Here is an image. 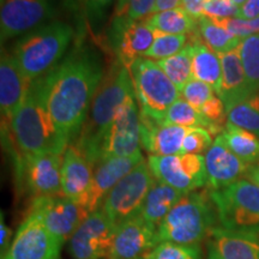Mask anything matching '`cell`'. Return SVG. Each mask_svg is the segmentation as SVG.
<instances>
[{"label":"cell","mask_w":259,"mask_h":259,"mask_svg":"<svg viewBox=\"0 0 259 259\" xmlns=\"http://www.w3.org/2000/svg\"><path fill=\"white\" fill-rule=\"evenodd\" d=\"M102 80L100 56L87 46H77L45 76L48 109L60 134L70 142L82 131Z\"/></svg>","instance_id":"1"},{"label":"cell","mask_w":259,"mask_h":259,"mask_svg":"<svg viewBox=\"0 0 259 259\" xmlns=\"http://www.w3.org/2000/svg\"><path fill=\"white\" fill-rule=\"evenodd\" d=\"M10 127L22 154L64 155L70 145L69 139L54 124L48 109L45 76L31 83Z\"/></svg>","instance_id":"2"},{"label":"cell","mask_w":259,"mask_h":259,"mask_svg":"<svg viewBox=\"0 0 259 259\" xmlns=\"http://www.w3.org/2000/svg\"><path fill=\"white\" fill-rule=\"evenodd\" d=\"M134 82L130 71L116 63L102 80L92 108L76 143L89 158L93 166L101 160V145L113 119L130 96L134 95Z\"/></svg>","instance_id":"3"},{"label":"cell","mask_w":259,"mask_h":259,"mask_svg":"<svg viewBox=\"0 0 259 259\" xmlns=\"http://www.w3.org/2000/svg\"><path fill=\"white\" fill-rule=\"evenodd\" d=\"M74 36V29L61 21H52L27 32L16 41V60L29 80L46 76L59 64Z\"/></svg>","instance_id":"4"},{"label":"cell","mask_w":259,"mask_h":259,"mask_svg":"<svg viewBox=\"0 0 259 259\" xmlns=\"http://www.w3.org/2000/svg\"><path fill=\"white\" fill-rule=\"evenodd\" d=\"M218 221L209 190L189 192L184 194L157 227V244L199 245L208 238Z\"/></svg>","instance_id":"5"},{"label":"cell","mask_w":259,"mask_h":259,"mask_svg":"<svg viewBox=\"0 0 259 259\" xmlns=\"http://www.w3.org/2000/svg\"><path fill=\"white\" fill-rule=\"evenodd\" d=\"M220 227L229 231L259 234V186L248 179L238 180L218 191H209Z\"/></svg>","instance_id":"6"},{"label":"cell","mask_w":259,"mask_h":259,"mask_svg":"<svg viewBox=\"0 0 259 259\" xmlns=\"http://www.w3.org/2000/svg\"><path fill=\"white\" fill-rule=\"evenodd\" d=\"M128 71L141 114L161 121L169 107L181 96L180 90L155 60L139 58Z\"/></svg>","instance_id":"7"},{"label":"cell","mask_w":259,"mask_h":259,"mask_svg":"<svg viewBox=\"0 0 259 259\" xmlns=\"http://www.w3.org/2000/svg\"><path fill=\"white\" fill-rule=\"evenodd\" d=\"M155 178L147 161L141 162L119 181L102 204V210L113 225L118 227L126 220L139 215Z\"/></svg>","instance_id":"8"},{"label":"cell","mask_w":259,"mask_h":259,"mask_svg":"<svg viewBox=\"0 0 259 259\" xmlns=\"http://www.w3.org/2000/svg\"><path fill=\"white\" fill-rule=\"evenodd\" d=\"M147 162L155 179L183 193L193 192L208 183L203 155H150Z\"/></svg>","instance_id":"9"},{"label":"cell","mask_w":259,"mask_h":259,"mask_svg":"<svg viewBox=\"0 0 259 259\" xmlns=\"http://www.w3.org/2000/svg\"><path fill=\"white\" fill-rule=\"evenodd\" d=\"M141 109L134 94L116 112L103 138L101 160L132 156L141 153Z\"/></svg>","instance_id":"10"},{"label":"cell","mask_w":259,"mask_h":259,"mask_svg":"<svg viewBox=\"0 0 259 259\" xmlns=\"http://www.w3.org/2000/svg\"><path fill=\"white\" fill-rule=\"evenodd\" d=\"M61 246L36 213L29 212L2 259H61Z\"/></svg>","instance_id":"11"},{"label":"cell","mask_w":259,"mask_h":259,"mask_svg":"<svg viewBox=\"0 0 259 259\" xmlns=\"http://www.w3.org/2000/svg\"><path fill=\"white\" fill-rule=\"evenodd\" d=\"M29 212L36 213L61 244L71 239L83 220L89 215L82 205L64 194L32 198Z\"/></svg>","instance_id":"12"},{"label":"cell","mask_w":259,"mask_h":259,"mask_svg":"<svg viewBox=\"0 0 259 259\" xmlns=\"http://www.w3.org/2000/svg\"><path fill=\"white\" fill-rule=\"evenodd\" d=\"M116 227L102 209L90 212L70 239V251L74 259H102L108 257Z\"/></svg>","instance_id":"13"},{"label":"cell","mask_w":259,"mask_h":259,"mask_svg":"<svg viewBox=\"0 0 259 259\" xmlns=\"http://www.w3.org/2000/svg\"><path fill=\"white\" fill-rule=\"evenodd\" d=\"M17 176L34 198L63 194L61 166L63 155L23 154L17 160Z\"/></svg>","instance_id":"14"},{"label":"cell","mask_w":259,"mask_h":259,"mask_svg":"<svg viewBox=\"0 0 259 259\" xmlns=\"http://www.w3.org/2000/svg\"><path fill=\"white\" fill-rule=\"evenodd\" d=\"M53 17L50 0H5L0 12L2 44L52 22Z\"/></svg>","instance_id":"15"},{"label":"cell","mask_w":259,"mask_h":259,"mask_svg":"<svg viewBox=\"0 0 259 259\" xmlns=\"http://www.w3.org/2000/svg\"><path fill=\"white\" fill-rule=\"evenodd\" d=\"M157 227L141 215L116 227L114 240L107 259H143L157 245Z\"/></svg>","instance_id":"16"},{"label":"cell","mask_w":259,"mask_h":259,"mask_svg":"<svg viewBox=\"0 0 259 259\" xmlns=\"http://www.w3.org/2000/svg\"><path fill=\"white\" fill-rule=\"evenodd\" d=\"M143 161V155L138 153L132 156L103 158L97 162L94 168L92 185L84 203L87 212L90 213L101 209L106 197L116 184Z\"/></svg>","instance_id":"17"},{"label":"cell","mask_w":259,"mask_h":259,"mask_svg":"<svg viewBox=\"0 0 259 259\" xmlns=\"http://www.w3.org/2000/svg\"><path fill=\"white\" fill-rule=\"evenodd\" d=\"M31 80L28 79L18 61L12 53L2 50L0 60V109H2L3 125L9 127L12 119L30 89Z\"/></svg>","instance_id":"18"},{"label":"cell","mask_w":259,"mask_h":259,"mask_svg":"<svg viewBox=\"0 0 259 259\" xmlns=\"http://www.w3.org/2000/svg\"><path fill=\"white\" fill-rule=\"evenodd\" d=\"M206 176L209 191H218L232 185L242 177L247 176L252 166H248L233 153L226 144L222 135L213 139V143L205 154Z\"/></svg>","instance_id":"19"},{"label":"cell","mask_w":259,"mask_h":259,"mask_svg":"<svg viewBox=\"0 0 259 259\" xmlns=\"http://www.w3.org/2000/svg\"><path fill=\"white\" fill-rule=\"evenodd\" d=\"M94 168L92 162L76 143L70 144L65 150L61 166V191L65 197L83 208L92 185Z\"/></svg>","instance_id":"20"},{"label":"cell","mask_w":259,"mask_h":259,"mask_svg":"<svg viewBox=\"0 0 259 259\" xmlns=\"http://www.w3.org/2000/svg\"><path fill=\"white\" fill-rule=\"evenodd\" d=\"M208 259H259V234L215 227L208 236Z\"/></svg>","instance_id":"21"},{"label":"cell","mask_w":259,"mask_h":259,"mask_svg":"<svg viewBox=\"0 0 259 259\" xmlns=\"http://www.w3.org/2000/svg\"><path fill=\"white\" fill-rule=\"evenodd\" d=\"M108 38L119 63L130 70L135 61L143 58L153 46L155 31L144 21H138L125 25Z\"/></svg>","instance_id":"22"},{"label":"cell","mask_w":259,"mask_h":259,"mask_svg":"<svg viewBox=\"0 0 259 259\" xmlns=\"http://www.w3.org/2000/svg\"><path fill=\"white\" fill-rule=\"evenodd\" d=\"M186 127L167 125L141 114V141L148 153L156 156L181 155Z\"/></svg>","instance_id":"23"},{"label":"cell","mask_w":259,"mask_h":259,"mask_svg":"<svg viewBox=\"0 0 259 259\" xmlns=\"http://www.w3.org/2000/svg\"><path fill=\"white\" fill-rule=\"evenodd\" d=\"M220 59L222 64V83L218 95L225 103L226 109H228L252 94L242 67L239 47L228 53L220 54Z\"/></svg>","instance_id":"24"},{"label":"cell","mask_w":259,"mask_h":259,"mask_svg":"<svg viewBox=\"0 0 259 259\" xmlns=\"http://www.w3.org/2000/svg\"><path fill=\"white\" fill-rule=\"evenodd\" d=\"M189 37L193 50V78L209 84L215 93L219 94L222 83V64L220 56L205 46L198 30L189 35Z\"/></svg>","instance_id":"25"},{"label":"cell","mask_w":259,"mask_h":259,"mask_svg":"<svg viewBox=\"0 0 259 259\" xmlns=\"http://www.w3.org/2000/svg\"><path fill=\"white\" fill-rule=\"evenodd\" d=\"M184 194L186 193L155 179L139 215L149 223L158 227L176 204L183 198Z\"/></svg>","instance_id":"26"},{"label":"cell","mask_w":259,"mask_h":259,"mask_svg":"<svg viewBox=\"0 0 259 259\" xmlns=\"http://www.w3.org/2000/svg\"><path fill=\"white\" fill-rule=\"evenodd\" d=\"M143 21L155 31L173 35H191L198 30V23L183 8L150 15Z\"/></svg>","instance_id":"27"},{"label":"cell","mask_w":259,"mask_h":259,"mask_svg":"<svg viewBox=\"0 0 259 259\" xmlns=\"http://www.w3.org/2000/svg\"><path fill=\"white\" fill-rule=\"evenodd\" d=\"M114 2L115 0H66L67 8L77 19L78 30L87 28L94 34H99L108 10Z\"/></svg>","instance_id":"28"},{"label":"cell","mask_w":259,"mask_h":259,"mask_svg":"<svg viewBox=\"0 0 259 259\" xmlns=\"http://www.w3.org/2000/svg\"><path fill=\"white\" fill-rule=\"evenodd\" d=\"M222 137L228 148L248 166L259 162V138L247 130L227 122Z\"/></svg>","instance_id":"29"},{"label":"cell","mask_w":259,"mask_h":259,"mask_svg":"<svg viewBox=\"0 0 259 259\" xmlns=\"http://www.w3.org/2000/svg\"><path fill=\"white\" fill-rule=\"evenodd\" d=\"M198 32L205 46L219 56L236 50L242 41V38L231 34L222 25L208 17L198 21Z\"/></svg>","instance_id":"30"},{"label":"cell","mask_w":259,"mask_h":259,"mask_svg":"<svg viewBox=\"0 0 259 259\" xmlns=\"http://www.w3.org/2000/svg\"><path fill=\"white\" fill-rule=\"evenodd\" d=\"M155 4L156 0H118L108 36L118 32L132 22L143 21L149 17L153 14Z\"/></svg>","instance_id":"31"},{"label":"cell","mask_w":259,"mask_h":259,"mask_svg":"<svg viewBox=\"0 0 259 259\" xmlns=\"http://www.w3.org/2000/svg\"><path fill=\"white\" fill-rule=\"evenodd\" d=\"M192 59L193 50L189 42L186 47L181 50L179 53L166 58V59L158 60L157 64L181 92L185 84L193 78Z\"/></svg>","instance_id":"32"},{"label":"cell","mask_w":259,"mask_h":259,"mask_svg":"<svg viewBox=\"0 0 259 259\" xmlns=\"http://www.w3.org/2000/svg\"><path fill=\"white\" fill-rule=\"evenodd\" d=\"M227 118L231 124L247 130L259 138V93L229 107Z\"/></svg>","instance_id":"33"},{"label":"cell","mask_w":259,"mask_h":259,"mask_svg":"<svg viewBox=\"0 0 259 259\" xmlns=\"http://www.w3.org/2000/svg\"><path fill=\"white\" fill-rule=\"evenodd\" d=\"M242 67L252 95L259 93V34L244 38L239 46Z\"/></svg>","instance_id":"34"},{"label":"cell","mask_w":259,"mask_h":259,"mask_svg":"<svg viewBox=\"0 0 259 259\" xmlns=\"http://www.w3.org/2000/svg\"><path fill=\"white\" fill-rule=\"evenodd\" d=\"M161 122L167 125L181 126V127L186 128L204 127L208 130L209 127V124L203 118L198 109L191 106L181 96L169 107Z\"/></svg>","instance_id":"35"},{"label":"cell","mask_w":259,"mask_h":259,"mask_svg":"<svg viewBox=\"0 0 259 259\" xmlns=\"http://www.w3.org/2000/svg\"><path fill=\"white\" fill-rule=\"evenodd\" d=\"M187 38L189 35H173L155 31L153 46L144 54L143 58L157 61L169 58L186 47Z\"/></svg>","instance_id":"36"},{"label":"cell","mask_w":259,"mask_h":259,"mask_svg":"<svg viewBox=\"0 0 259 259\" xmlns=\"http://www.w3.org/2000/svg\"><path fill=\"white\" fill-rule=\"evenodd\" d=\"M143 259H203V253L199 245L160 242Z\"/></svg>","instance_id":"37"},{"label":"cell","mask_w":259,"mask_h":259,"mask_svg":"<svg viewBox=\"0 0 259 259\" xmlns=\"http://www.w3.org/2000/svg\"><path fill=\"white\" fill-rule=\"evenodd\" d=\"M212 135L204 127L187 128L186 136L184 138L181 155L197 154L202 155L208 151L212 145Z\"/></svg>","instance_id":"38"},{"label":"cell","mask_w":259,"mask_h":259,"mask_svg":"<svg viewBox=\"0 0 259 259\" xmlns=\"http://www.w3.org/2000/svg\"><path fill=\"white\" fill-rule=\"evenodd\" d=\"M180 94L184 100L199 111L211 97L215 96V90L209 84L192 78L185 84Z\"/></svg>","instance_id":"39"},{"label":"cell","mask_w":259,"mask_h":259,"mask_svg":"<svg viewBox=\"0 0 259 259\" xmlns=\"http://www.w3.org/2000/svg\"><path fill=\"white\" fill-rule=\"evenodd\" d=\"M239 10L231 0H209L204 8V17L210 19L238 18Z\"/></svg>","instance_id":"40"},{"label":"cell","mask_w":259,"mask_h":259,"mask_svg":"<svg viewBox=\"0 0 259 259\" xmlns=\"http://www.w3.org/2000/svg\"><path fill=\"white\" fill-rule=\"evenodd\" d=\"M208 2L209 0H181L180 8L196 21H200L204 17V8Z\"/></svg>","instance_id":"41"},{"label":"cell","mask_w":259,"mask_h":259,"mask_svg":"<svg viewBox=\"0 0 259 259\" xmlns=\"http://www.w3.org/2000/svg\"><path fill=\"white\" fill-rule=\"evenodd\" d=\"M259 17V0H247L239 10L238 18L251 21Z\"/></svg>","instance_id":"42"},{"label":"cell","mask_w":259,"mask_h":259,"mask_svg":"<svg viewBox=\"0 0 259 259\" xmlns=\"http://www.w3.org/2000/svg\"><path fill=\"white\" fill-rule=\"evenodd\" d=\"M0 233H2V238H0V248H2V255L4 254V252L6 253V251L9 250L10 246L12 244V235H14V233H12L11 228L8 227L5 225V221H4V213L2 212V215H0Z\"/></svg>","instance_id":"43"},{"label":"cell","mask_w":259,"mask_h":259,"mask_svg":"<svg viewBox=\"0 0 259 259\" xmlns=\"http://www.w3.org/2000/svg\"><path fill=\"white\" fill-rule=\"evenodd\" d=\"M180 5H181V0H156V4H155L153 14L167 11V10H171V9H177L179 8Z\"/></svg>","instance_id":"44"},{"label":"cell","mask_w":259,"mask_h":259,"mask_svg":"<svg viewBox=\"0 0 259 259\" xmlns=\"http://www.w3.org/2000/svg\"><path fill=\"white\" fill-rule=\"evenodd\" d=\"M246 177H247L248 180H251L252 183H254L255 185L259 186V164H254V166H252Z\"/></svg>","instance_id":"45"},{"label":"cell","mask_w":259,"mask_h":259,"mask_svg":"<svg viewBox=\"0 0 259 259\" xmlns=\"http://www.w3.org/2000/svg\"><path fill=\"white\" fill-rule=\"evenodd\" d=\"M231 2L236 6V8L240 9L241 6H244V4L247 2V0H231Z\"/></svg>","instance_id":"46"}]
</instances>
